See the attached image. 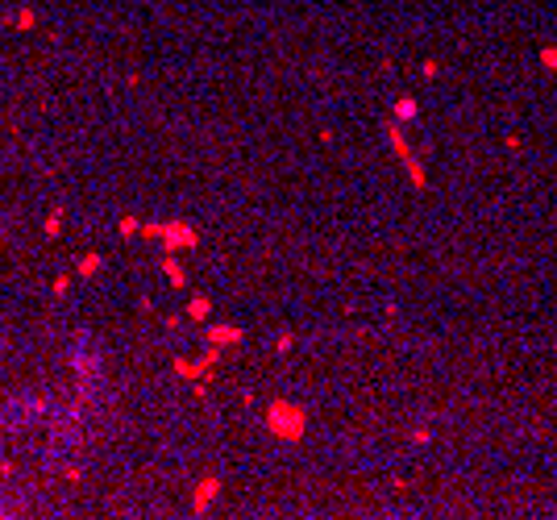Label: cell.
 I'll use <instances>...</instances> for the list:
<instances>
[{"label":"cell","instance_id":"d6986e66","mask_svg":"<svg viewBox=\"0 0 557 520\" xmlns=\"http://www.w3.org/2000/svg\"><path fill=\"white\" fill-rule=\"evenodd\" d=\"M424 75H429V79H433V75H441V62L429 59V62H424Z\"/></svg>","mask_w":557,"mask_h":520},{"label":"cell","instance_id":"30bf717a","mask_svg":"<svg viewBox=\"0 0 557 520\" xmlns=\"http://www.w3.org/2000/svg\"><path fill=\"white\" fill-rule=\"evenodd\" d=\"M100 267H104V258H100L96 250H88V254H84V258L75 262V275H79V279H92L96 271H100Z\"/></svg>","mask_w":557,"mask_h":520},{"label":"cell","instance_id":"277c9868","mask_svg":"<svg viewBox=\"0 0 557 520\" xmlns=\"http://www.w3.org/2000/svg\"><path fill=\"white\" fill-rule=\"evenodd\" d=\"M220 354H225V350L208 345V350H204V358H175V363H171V370H175L179 379H191V383H196V379H208V375L217 370Z\"/></svg>","mask_w":557,"mask_h":520},{"label":"cell","instance_id":"7a4b0ae2","mask_svg":"<svg viewBox=\"0 0 557 520\" xmlns=\"http://www.w3.org/2000/svg\"><path fill=\"white\" fill-rule=\"evenodd\" d=\"M266 433L278 437V441H304L308 412H304L300 404H291V399H275V404L266 408Z\"/></svg>","mask_w":557,"mask_h":520},{"label":"cell","instance_id":"9c48e42d","mask_svg":"<svg viewBox=\"0 0 557 520\" xmlns=\"http://www.w3.org/2000/svg\"><path fill=\"white\" fill-rule=\"evenodd\" d=\"M416 113H420V104H416V96H400V100L391 104V117H395L400 125L416 121Z\"/></svg>","mask_w":557,"mask_h":520},{"label":"cell","instance_id":"5bb4252c","mask_svg":"<svg viewBox=\"0 0 557 520\" xmlns=\"http://www.w3.org/2000/svg\"><path fill=\"white\" fill-rule=\"evenodd\" d=\"M541 67L557 71V46H541Z\"/></svg>","mask_w":557,"mask_h":520},{"label":"cell","instance_id":"3957f363","mask_svg":"<svg viewBox=\"0 0 557 520\" xmlns=\"http://www.w3.org/2000/svg\"><path fill=\"white\" fill-rule=\"evenodd\" d=\"M158 242H162V254H184V250H196V245H200V233H196L191 221H162Z\"/></svg>","mask_w":557,"mask_h":520},{"label":"cell","instance_id":"6da1fadb","mask_svg":"<svg viewBox=\"0 0 557 520\" xmlns=\"http://www.w3.org/2000/svg\"><path fill=\"white\" fill-rule=\"evenodd\" d=\"M383 138H387L391 154L400 158V167H403V175L412 179V187H416V192H424V187H429V171H424L420 154L412 150V142H407V133H403V125L395 121V117H387V121H383Z\"/></svg>","mask_w":557,"mask_h":520},{"label":"cell","instance_id":"ba28073f","mask_svg":"<svg viewBox=\"0 0 557 520\" xmlns=\"http://www.w3.org/2000/svg\"><path fill=\"white\" fill-rule=\"evenodd\" d=\"M187 321H196V325H208V321H213V300H208V296H196V300H187Z\"/></svg>","mask_w":557,"mask_h":520},{"label":"cell","instance_id":"9a60e30c","mask_svg":"<svg viewBox=\"0 0 557 520\" xmlns=\"http://www.w3.org/2000/svg\"><path fill=\"white\" fill-rule=\"evenodd\" d=\"M158 229H162V221H142V238L158 242Z\"/></svg>","mask_w":557,"mask_h":520},{"label":"cell","instance_id":"8992f818","mask_svg":"<svg viewBox=\"0 0 557 520\" xmlns=\"http://www.w3.org/2000/svg\"><path fill=\"white\" fill-rule=\"evenodd\" d=\"M242 337H246V333H242L237 325H217V321H213V325L204 329V341H208V345H217V350H229V345H237Z\"/></svg>","mask_w":557,"mask_h":520},{"label":"cell","instance_id":"4fadbf2b","mask_svg":"<svg viewBox=\"0 0 557 520\" xmlns=\"http://www.w3.org/2000/svg\"><path fill=\"white\" fill-rule=\"evenodd\" d=\"M59 233H62V209H55L46 216V238H59Z\"/></svg>","mask_w":557,"mask_h":520},{"label":"cell","instance_id":"ac0fdd59","mask_svg":"<svg viewBox=\"0 0 557 520\" xmlns=\"http://www.w3.org/2000/svg\"><path fill=\"white\" fill-rule=\"evenodd\" d=\"M291 345H296V337H291V333H283V337H278V341H275V350H278V354H287Z\"/></svg>","mask_w":557,"mask_h":520},{"label":"cell","instance_id":"e0dca14e","mask_svg":"<svg viewBox=\"0 0 557 520\" xmlns=\"http://www.w3.org/2000/svg\"><path fill=\"white\" fill-rule=\"evenodd\" d=\"M412 441H416V446H429V441H433V433H429V428H412Z\"/></svg>","mask_w":557,"mask_h":520},{"label":"cell","instance_id":"52a82bcc","mask_svg":"<svg viewBox=\"0 0 557 520\" xmlns=\"http://www.w3.org/2000/svg\"><path fill=\"white\" fill-rule=\"evenodd\" d=\"M158 271L167 275V283L179 292V287H187V271H184V262H179V254H162L158 258Z\"/></svg>","mask_w":557,"mask_h":520},{"label":"cell","instance_id":"2e32d148","mask_svg":"<svg viewBox=\"0 0 557 520\" xmlns=\"http://www.w3.org/2000/svg\"><path fill=\"white\" fill-rule=\"evenodd\" d=\"M50 292H55V296H67V292H71V275H59L50 283Z\"/></svg>","mask_w":557,"mask_h":520},{"label":"cell","instance_id":"8fae6325","mask_svg":"<svg viewBox=\"0 0 557 520\" xmlns=\"http://www.w3.org/2000/svg\"><path fill=\"white\" fill-rule=\"evenodd\" d=\"M9 26H17V30H33V26H38V13H33V9H21L17 17H9Z\"/></svg>","mask_w":557,"mask_h":520},{"label":"cell","instance_id":"7c38bea8","mask_svg":"<svg viewBox=\"0 0 557 520\" xmlns=\"http://www.w3.org/2000/svg\"><path fill=\"white\" fill-rule=\"evenodd\" d=\"M117 229H121V238H133V233H142V221L133 213H125L121 221H117Z\"/></svg>","mask_w":557,"mask_h":520},{"label":"cell","instance_id":"5b68a950","mask_svg":"<svg viewBox=\"0 0 557 520\" xmlns=\"http://www.w3.org/2000/svg\"><path fill=\"white\" fill-rule=\"evenodd\" d=\"M217 499H220V479H217V475H204V479L196 483V491H191V512L204 516Z\"/></svg>","mask_w":557,"mask_h":520}]
</instances>
